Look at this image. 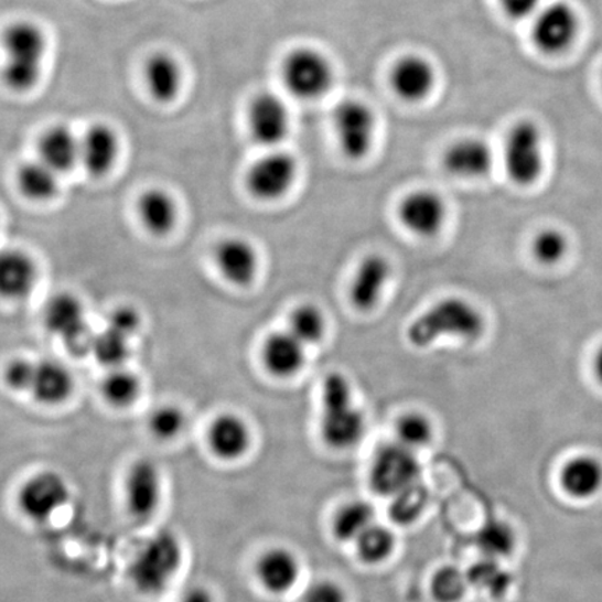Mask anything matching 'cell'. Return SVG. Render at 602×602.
Masks as SVG:
<instances>
[{"instance_id": "cell-1", "label": "cell", "mask_w": 602, "mask_h": 602, "mask_svg": "<svg viewBox=\"0 0 602 602\" xmlns=\"http://www.w3.org/2000/svg\"><path fill=\"white\" fill-rule=\"evenodd\" d=\"M485 331L487 320L477 305L458 295H448L410 322L406 340L416 348H427L442 340L479 342Z\"/></svg>"}, {"instance_id": "cell-2", "label": "cell", "mask_w": 602, "mask_h": 602, "mask_svg": "<svg viewBox=\"0 0 602 602\" xmlns=\"http://www.w3.org/2000/svg\"><path fill=\"white\" fill-rule=\"evenodd\" d=\"M320 432L326 447L347 451L363 441L367 419L358 408L351 379L340 372L330 373L321 389Z\"/></svg>"}, {"instance_id": "cell-3", "label": "cell", "mask_w": 602, "mask_h": 602, "mask_svg": "<svg viewBox=\"0 0 602 602\" xmlns=\"http://www.w3.org/2000/svg\"><path fill=\"white\" fill-rule=\"evenodd\" d=\"M184 551L181 538L171 530L148 537L129 567V580L137 593L160 596L171 588L181 572Z\"/></svg>"}, {"instance_id": "cell-4", "label": "cell", "mask_w": 602, "mask_h": 602, "mask_svg": "<svg viewBox=\"0 0 602 602\" xmlns=\"http://www.w3.org/2000/svg\"><path fill=\"white\" fill-rule=\"evenodd\" d=\"M7 65L3 78L14 92H28L40 80L45 36L36 25L23 21L12 25L3 39Z\"/></svg>"}, {"instance_id": "cell-5", "label": "cell", "mask_w": 602, "mask_h": 602, "mask_svg": "<svg viewBox=\"0 0 602 602\" xmlns=\"http://www.w3.org/2000/svg\"><path fill=\"white\" fill-rule=\"evenodd\" d=\"M504 168L517 186H531L546 169V142L540 126L533 120L516 121L504 146Z\"/></svg>"}, {"instance_id": "cell-6", "label": "cell", "mask_w": 602, "mask_h": 602, "mask_svg": "<svg viewBox=\"0 0 602 602\" xmlns=\"http://www.w3.org/2000/svg\"><path fill=\"white\" fill-rule=\"evenodd\" d=\"M284 86L293 97L316 100L331 92L335 71L331 61L313 47H299L290 52L282 65Z\"/></svg>"}, {"instance_id": "cell-7", "label": "cell", "mask_w": 602, "mask_h": 602, "mask_svg": "<svg viewBox=\"0 0 602 602\" xmlns=\"http://www.w3.org/2000/svg\"><path fill=\"white\" fill-rule=\"evenodd\" d=\"M580 28L582 21L572 4L563 0L544 3L531 19L533 45L547 56L563 55L578 41Z\"/></svg>"}, {"instance_id": "cell-8", "label": "cell", "mask_w": 602, "mask_h": 602, "mask_svg": "<svg viewBox=\"0 0 602 602\" xmlns=\"http://www.w3.org/2000/svg\"><path fill=\"white\" fill-rule=\"evenodd\" d=\"M421 467L417 452L398 441L387 442L374 453L369 485L375 494L394 496L420 482Z\"/></svg>"}, {"instance_id": "cell-9", "label": "cell", "mask_w": 602, "mask_h": 602, "mask_svg": "<svg viewBox=\"0 0 602 602\" xmlns=\"http://www.w3.org/2000/svg\"><path fill=\"white\" fill-rule=\"evenodd\" d=\"M44 322L46 330L60 337L73 355L86 356L92 353L94 334L89 330L82 300L76 295H54L45 305Z\"/></svg>"}, {"instance_id": "cell-10", "label": "cell", "mask_w": 602, "mask_h": 602, "mask_svg": "<svg viewBox=\"0 0 602 602\" xmlns=\"http://www.w3.org/2000/svg\"><path fill=\"white\" fill-rule=\"evenodd\" d=\"M334 128L337 144L347 160L362 161L372 152L377 137L374 110L361 99H347L336 108Z\"/></svg>"}, {"instance_id": "cell-11", "label": "cell", "mask_w": 602, "mask_h": 602, "mask_svg": "<svg viewBox=\"0 0 602 602\" xmlns=\"http://www.w3.org/2000/svg\"><path fill=\"white\" fill-rule=\"evenodd\" d=\"M72 488L62 474L44 470L21 485L18 506L28 519L45 523L55 517L71 502Z\"/></svg>"}, {"instance_id": "cell-12", "label": "cell", "mask_w": 602, "mask_h": 602, "mask_svg": "<svg viewBox=\"0 0 602 602\" xmlns=\"http://www.w3.org/2000/svg\"><path fill=\"white\" fill-rule=\"evenodd\" d=\"M298 176L299 163L295 158L287 151L271 150L252 163L246 183L252 197L262 203H275L292 192Z\"/></svg>"}, {"instance_id": "cell-13", "label": "cell", "mask_w": 602, "mask_h": 602, "mask_svg": "<svg viewBox=\"0 0 602 602\" xmlns=\"http://www.w3.org/2000/svg\"><path fill=\"white\" fill-rule=\"evenodd\" d=\"M400 225L411 235L421 239H432L441 234L447 224L448 207L445 200L429 189L411 192L398 205Z\"/></svg>"}, {"instance_id": "cell-14", "label": "cell", "mask_w": 602, "mask_h": 602, "mask_svg": "<svg viewBox=\"0 0 602 602\" xmlns=\"http://www.w3.org/2000/svg\"><path fill=\"white\" fill-rule=\"evenodd\" d=\"M163 479L160 467L141 459L130 467L125 482V501L136 520L148 522L162 504Z\"/></svg>"}, {"instance_id": "cell-15", "label": "cell", "mask_w": 602, "mask_h": 602, "mask_svg": "<svg viewBox=\"0 0 602 602\" xmlns=\"http://www.w3.org/2000/svg\"><path fill=\"white\" fill-rule=\"evenodd\" d=\"M390 278H393V264L387 257L383 255L364 257L348 287V300L353 308L363 314L372 313L381 303Z\"/></svg>"}, {"instance_id": "cell-16", "label": "cell", "mask_w": 602, "mask_h": 602, "mask_svg": "<svg viewBox=\"0 0 602 602\" xmlns=\"http://www.w3.org/2000/svg\"><path fill=\"white\" fill-rule=\"evenodd\" d=\"M251 136L258 144L278 150L290 133V112L283 99L273 94H262L256 98L248 115Z\"/></svg>"}, {"instance_id": "cell-17", "label": "cell", "mask_w": 602, "mask_h": 602, "mask_svg": "<svg viewBox=\"0 0 602 602\" xmlns=\"http://www.w3.org/2000/svg\"><path fill=\"white\" fill-rule=\"evenodd\" d=\"M390 87L401 100L419 104L430 97L437 84L432 63L421 55H406L390 71Z\"/></svg>"}, {"instance_id": "cell-18", "label": "cell", "mask_w": 602, "mask_h": 602, "mask_svg": "<svg viewBox=\"0 0 602 602\" xmlns=\"http://www.w3.org/2000/svg\"><path fill=\"white\" fill-rule=\"evenodd\" d=\"M442 161L443 168L452 176L463 181H479L493 171L495 155L487 141L466 137L448 147Z\"/></svg>"}, {"instance_id": "cell-19", "label": "cell", "mask_w": 602, "mask_h": 602, "mask_svg": "<svg viewBox=\"0 0 602 602\" xmlns=\"http://www.w3.org/2000/svg\"><path fill=\"white\" fill-rule=\"evenodd\" d=\"M215 262L222 277L237 288L250 287L260 271V256L251 241L228 237L215 250Z\"/></svg>"}, {"instance_id": "cell-20", "label": "cell", "mask_w": 602, "mask_h": 602, "mask_svg": "<svg viewBox=\"0 0 602 602\" xmlns=\"http://www.w3.org/2000/svg\"><path fill=\"white\" fill-rule=\"evenodd\" d=\"M308 348L288 330L272 332L262 343L264 367L273 377L292 378L304 368L308 362Z\"/></svg>"}, {"instance_id": "cell-21", "label": "cell", "mask_w": 602, "mask_h": 602, "mask_svg": "<svg viewBox=\"0 0 602 602\" xmlns=\"http://www.w3.org/2000/svg\"><path fill=\"white\" fill-rule=\"evenodd\" d=\"M39 281V268L28 252L18 248L0 251V298L28 299Z\"/></svg>"}, {"instance_id": "cell-22", "label": "cell", "mask_w": 602, "mask_h": 602, "mask_svg": "<svg viewBox=\"0 0 602 602\" xmlns=\"http://www.w3.org/2000/svg\"><path fill=\"white\" fill-rule=\"evenodd\" d=\"M208 445L221 461H239L251 445V431L240 416L225 413L211 422Z\"/></svg>"}, {"instance_id": "cell-23", "label": "cell", "mask_w": 602, "mask_h": 602, "mask_svg": "<svg viewBox=\"0 0 602 602\" xmlns=\"http://www.w3.org/2000/svg\"><path fill=\"white\" fill-rule=\"evenodd\" d=\"M256 574L258 582L268 593H288L299 580V559L287 548L268 549L258 558Z\"/></svg>"}, {"instance_id": "cell-24", "label": "cell", "mask_w": 602, "mask_h": 602, "mask_svg": "<svg viewBox=\"0 0 602 602\" xmlns=\"http://www.w3.org/2000/svg\"><path fill=\"white\" fill-rule=\"evenodd\" d=\"M74 379L62 363L55 361L34 362L33 379L29 394L44 405H61L71 398Z\"/></svg>"}, {"instance_id": "cell-25", "label": "cell", "mask_w": 602, "mask_h": 602, "mask_svg": "<svg viewBox=\"0 0 602 602\" xmlns=\"http://www.w3.org/2000/svg\"><path fill=\"white\" fill-rule=\"evenodd\" d=\"M118 139L107 126H95L80 140V162L94 176H103L118 157Z\"/></svg>"}, {"instance_id": "cell-26", "label": "cell", "mask_w": 602, "mask_h": 602, "mask_svg": "<svg viewBox=\"0 0 602 602\" xmlns=\"http://www.w3.org/2000/svg\"><path fill=\"white\" fill-rule=\"evenodd\" d=\"M40 160L57 173L71 171L80 162V140L66 128H55L42 137Z\"/></svg>"}, {"instance_id": "cell-27", "label": "cell", "mask_w": 602, "mask_h": 602, "mask_svg": "<svg viewBox=\"0 0 602 602\" xmlns=\"http://www.w3.org/2000/svg\"><path fill=\"white\" fill-rule=\"evenodd\" d=\"M139 215L148 232L165 236L178 222V207L174 200L161 189H152L139 200Z\"/></svg>"}, {"instance_id": "cell-28", "label": "cell", "mask_w": 602, "mask_h": 602, "mask_svg": "<svg viewBox=\"0 0 602 602\" xmlns=\"http://www.w3.org/2000/svg\"><path fill=\"white\" fill-rule=\"evenodd\" d=\"M562 485L576 498H590L602 487V464L593 456H578L562 470Z\"/></svg>"}, {"instance_id": "cell-29", "label": "cell", "mask_w": 602, "mask_h": 602, "mask_svg": "<svg viewBox=\"0 0 602 602\" xmlns=\"http://www.w3.org/2000/svg\"><path fill=\"white\" fill-rule=\"evenodd\" d=\"M375 523V510L366 501H351L336 512L332 530L340 541L356 542Z\"/></svg>"}, {"instance_id": "cell-30", "label": "cell", "mask_w": 602, "mask_h": 602, "mask_svg": "<svg viewBox=\"0 0 602 602\" xmlns=\"http://www.w3.org/2000/svg\"><path fill=\"white\" fill-rule=\"evenodd\" d=\"M146 78L152 97L161 103H169L176 97L181 88V68L169 55L152 57L147 65Z\"/></svg>"}, {"instance_id": "cell-31", "label": "cell", "mask_w": 602, "mask_h": 602, "mask_svg": "<svg viewBox=\"0 0 602 602\" xmlns=\"http://www.w3.org/2000/svg\"><path fill=\"white\" fill-rule=\"evenodd\" d=\"M287 330L303 345L315 346L325 340L329 321L319 305L304 303L290 313Z\"/></svg>"}, {"instance_id": "cell-32", "label": "cell", "mask_w": 602, "mask_h": 602, "mask_svg": "<svg viewBox=\"0 0 602 602\" xmlns=\"http://www.w3.org/2000/svg\"><path fill=\"white\" fill-rule=\"evenodd\" d=\"M57 176L60 173L40 160L21 168L18 182L25 197L34 201H47L54 198L60 190Z\"/></svg>"}, {"instance_id": "cell-33", "label": "cell", "mask_w": 602, "mask_h": 602, "mask_svg": "<svg viewBox=\"0 0 602 602\" xmlns=\"http://www.w3.org/2000/svg\"><path fill=\"white\" fill-rule=\"evenodd\" d=\"M475 547L484 558L501 561L509 557L516 547V536L509 525L504 522L491 520L482 526L475 535Z\"/></svg>"}, {"instance_id": "cell-34", "label": "cell", "mask_w": 602, "mask_h": 602, "mask_svg": "<svg viewBox=\"0 0 602 602\" xmlns=\"http://www.w3.org/2000/svg\"><path fill=\"white\" fill-rule=\"evenodd\" d=\"M469 585L491 596H502L509 590L512 578L508 570L495 559H480L466 572Z\"/></svg>"}, {"instance_id": "cell-35", "label": "cell", "mask_w": 602, "mask_h": 602, "mask_svg": "<svg viewBox=\"0 0 602 602\" xmlns=\"http://www.w3.org/2000/svg\"><path fill=\"white\" fill-rule=\"evenodd\" d=\"M396 440L401 445L419 452L434 440L436 429L432 421L420 411L401 415L395 424Z\"/></svg>"}, {"instance_id": "cell-36", "label": "cell", "mask_w": 602, "mask_h": 602, "mask_svg": "<svg viewBox=\"0 0 602 602\" xmlns=\"http://www.w3.org/2000/svg\"><path fill=\"white\" fill-rule=\"evenodd\" d=\"M141 393L139 377L126 367L109 369L103 381V395L116 408L133 405Z\"/></svg>"}, {"instance_id": "cell-37", "label": "cell", "mask_w": 602, "mask_h": 602, "mask_svg": "<svg viewBox=\"0 0 602 602\" xmlns=\"http://www.w3.org/2000/svg\"><path fill=\"white\" fill-rule=\"evenodd\" d=\"M429 491L420 482L393 496L389 517L396 525L409 526L424 514Z\"/></svg>"}, {"instance_id": "cell-38", "label": "cell", "mask_w": 602, "mask_h": 602, "mask_svg": "<svg viewBox=\"0 0 602 602\" xmlns=\"http://www.w3.org/2000/svg\"><path fill=\"white\" fill-rule=\"evenodd\" d=\"M130 340L116 334L105 326L103 332L94 334L92 353L95 361L109 369L125 367L130 357Z\"/></svg>"}, {"instance_id": "cell-39", "label": "cell", "mask_w": 602, "mask_h": 602, "mask_svg": "<svg viewBox=\"0 0 602 602\" xmlns=\"http://www.w3.org/2000/svg\"><path fill=\"white\" fill-rule=\"evenodd\" d=\"M395 549L394 533L381 525L374 523L367 531H364L356 540L358 558L364 563L377 565L393 556Z\"/></svg>"}, {"instance_id": "cell-40", "label": "cell", "mask_w": 602, "mask_h": 602, "mask_svg": "<svg viewBox=\"0 0 602 602\" xmlns=\"http://www.w3.org/2000/svg\"><path fill=\"white\" fill-rule=\"evenodd\" d=\"M568 251V237L565 236L561 230L547 228L538 232V234L533 237V257H535L537 262L542 264V266H557V264L561 262L563 258L567 257Z\"/></svg>"}, {"instance_id": "cell-41", "label": "cell", "mask_w": 602, "mask_h": 602, "mask_svg": "<svg viewBox=\"0 0 602 602\" xmlns=\"http://www.w3.org/2000/svg\"><path fill=\"white\" fill-rule=\"evenodd\" d=\"M469 589L466 573L455 567H443L432 576L430 590L437 602H459Z\"/></svg>"}, {"instance_id": "cell-42", "label": "cell", "mask_w": 602, "mask_h": 602, "mask_svg": "<svg viewBox=\"0 0 602 602\" xmlns=\"http://www.w3.org/2000/svg\"><path fill=\"white\" fill-rule=\"evenodd\" d=\"M148 427L158 440L171 441L182 434L184 427H186V416L176 406H161L152 411Z\"/></svg>"}, {"instance_id": "cell-43", "label": "cell", "mask_w": 602, "mask_h": 602, "mask_svg": "<svg viewBox=\"0 0 602 602\" xmlns=\"http://www.w3.org/2000/svg\"><path fill=\"white\" fill-rule=\"evenodd\" d=\"M141 319L137 310L129 305H121L109 314L107 329L131 340L140 330Z\"/></svg>"}, {"instance_id": "cell-44", "label": "cell", "mask_w": 602, "mask_h": 602, "mask_svg": "<svg viewBox=\"0 0 602 602\" xmlns=\"http://www.w3.org/2000/svg\"><path fill=\"white\" fill-rule=\"evenodd\" d=\"M33 372L34 362L19 358V361L9 364L7 372H4V381L15 393H29Z\"/></svg>"}, {"instance_id": "cell-45", "label": "cell", "mask_w": 602, "mask_h": 602, "mask_svg": "<svg viewBox=\"0 0 602 602\" xmlns=\"http://www.w3.org/2000/svg\"><path fill=\"white\" fill-rule=\"evenodd\" d=\"M301 602H346V593L340 584L322 580L305 591Z\"/></svg>"}, {"instance_id": "cell-46", "label": "cell", "mask_w": 602, "mask_h": 602, "mask_svg": "<svg viewBox=\"0 0 602 602\" xmlns=\"http://www.w3.org/2000/svg\"><path fill=\"white\" fill-rule=\"evenodd\" d=\"M502 12L510 20H531L542 7V0H498Z\"/></svg>"}, {"instance_id": "cell-47", "label": "cell", "mask_w": 602, "mask_h": 602, "mask_svg": "<svg viewBox=\"0 0 602 602\" xmlns=\"http://www.w3.org/2000/svg\"><path fill=\"white\" fill-rule=\"evenodd\" d=\"M178 602H215L213 593L203 585H194L181 596Z\"/></svg>"}, {"instance_id": "cell-48", "label": "cell", "mask_w": 602, "mask_h": 602, "mask_svg": "<svg viewBox=\"0 0 602 602\" xmlns=\"http://www.w3.org/2000/svg\"><path fill=\"white\" fill-rule=\"evenodd\" d=\"M594 374L599 383L602 384V346L599 348V352L595 353L594 357Z\"/></svg>"}, {"instance_id": "cell-49", "label": "cell", "mask_w": 602, "mask_h": 602, "mask_svg": "<svg viewBox=\"0 0 602 602\" xmlns=\"http://www.w3.org/2000/svg\"><path fill=\"white\" fill-rule=\"evenodd\" d=\"M602 82V80H601Z\"/></svg>"}]
</instances>
